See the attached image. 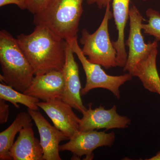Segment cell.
Listing matches in <instances>:
<instances>
[{"mask_svg": "<svg viewBox=\"0 0 160 160\" xmlns=\"http://www.w3.org/2000/svg\"><path fill=\"white\" fill-rule=\"evenodd\" d=\"M13 160H43L42 148L34 136L32 126L24 127L9 150Z\"/></svg>", "mask_w": 160, "mask_h": 160, "instance_id": "obj_13", "label": "cell"}, {"mask_svg": "<svg viewBox=\"0 0 160 160\" xmlns=\"http://www.w3.org/2000/svg\"><path fill=\"white\" fill-rule=\"evenodd\" d=\"M0 64L1 82L24 93L34 78V70L17 39L4 29L0 31Z\"/></svg>", "mask_w": 160, "mask_h": 160, "instance_id": "obj_2", "label": "cell"}, {"mask_svg": "<svg viewBox=\"0 0 160 160\" xmlns=\"http://www.w3.org/2000/svg\"><path fill=\"white\" fill-rule=\"evenodd\" d=\"M129 32L125 45L129 48L124 72L131 74L138 63L148 56L154 47L158 46V42L145 43L142 34V24L145 21L139 9L134 5L130 7L129 11Z\"/></svg>", "mask_w": 160, "mask_h": 160, "instance_id": "obj_6", "label": "cell"}, {"mask_svg": "<svg viewBox=\"0 0 160 160\" xmlns=\"http://www.w3.org/2000/svg\"><path fill=\"white\" fill-rule=\"evenodd\" d=\"M112 14L118 31L117 41L112 42L117 52V61L118 66L124 68L127 62L125 41V29L129 19V3L130 0H112Z\"/></svg>", "mask_w": 160, "mask_h": 160, "instance_id": "obj_14", "label": "cell"}, {"mask_svg": "<svg viewBox=\"0 0 160 160\" xmlns=\"http://www.w3.org/2000/svg\"><path fill=\"white\" fill-rule=\"evenodd\" d=\"M9 105L5 100L0 99V124L7 122L9 116Z\"/></svg>", "mask_w": 160, "mask_h": 160, "instance_id": "obj_20", "label": "cell"}, {"mask_svg": "<svg viewBox=\"0 0 160 160\" xmlns=\"http://www.w3.org/2000/svg\"><path fill=\"white\" fill-rule=\"evenodd\" d=\"M66 42H68L72 51L77 56L86 74V84L81 90V95H85L92 89L102 88L109 90L118 99H120V87L126 82L131 81L133 76L129 72L119 76L107 74L101 65L91 62L84 55L78 43V37Z\"/></svg>", "mask_w": 160, "mask_h": 160, "instance_id": "obj_5", "label": "cell"}, {"mask_svg": "<svg viewBox=\"0 0 160 160\" xmlns=\"http://www.w3.org/2000/svg\"><path fill=\"white\" fill-rule=\"evenodd\" d=\"M37 105L69 140L79 131L80 119L74 113L73 108L62 99L38 102Z\"/></svg>", "mask_w": 160, "mask_h": 160, "instance_id": "obj_9", "label": "cell"}, {"mask_svg": "<svg viewBox=\"0 0 160 160\" xmlns=\"http://www.w3.org/2000/svg\"><path fill=\"white\" fill-rule=\"evenodd\" d=\"M49 0H26V9L33 14L38 13L45 7Z\"/></svg>", "mask_w": 160, "mask_h": 160, "instance_id": "obj_19", "label": "cell"}, {"mask_svg": "<svg viewBox=\"0 0 160 160\" xmlns=\"http://www.w3.org/2000/svg\"><path fill=\"white\" fill-rule=\"evenodd\" d=\"M84 1L49 0L42 11L34 15L33 24L48 27L66 41L77 37Z\"/></svg>", "mask_w": 160, "mask_h": 160, "instance_id": "obj_3", "label": "cell"}, {"mask_svg": "<svg viewBox=\"0 0 160 160\" xmlns=\"http://www.w3.org/2000/svg\"><path fill=\"white\" fill-rule=\"evenodd\" d=\"M16 5L22 10L26 9V0H0V7L8 5Z\"/></svg>", "mask_w": 160, "mask_h": 160, "instance_id": "obj_21", "label": "cell"}, {"mask_svg": "<svg viewBox=\"0 0 160 160\" xmlns=\"http://www.w3.org/2000/svg\"><path fill=\"white\" fill-rule=\"evenodd\" d=\"M92 103H89L87 110L82 113V118L80 120L79 131L125 129L131 124L130 119L118 113L116 105L106 109L101 105L92 109Z\"/></svg>", "mask_w": 160, "mask_h": 160, "instance_id": "obj_8", "label": "cell"}, {"mask_svg": "<svg viewBox=\"0 0 160 160\" xmlns=\"http://www.w3.org/2000/svg\"><path fill=\"white\" fill-rule=\"evenodd\" d=\"M27 112L34 121L39 133L44 160H62L59 154L60 143L69 140V138L55 126H52L39 110L27 109Z\"/></svg>", "mask_w": 160, "mask_h": 160, "instance_id": "obj_11", "label": "cell"}, {"mask_svg": "<svg viewBox=\"0 0 160 160\" xmlns=\"http://www.w3.org/2000/svg\"><path fill=\"white\" fill-rule=\"evenodd\" d=\"M113 17L110 4L107 5L102 21L96 31L89 33L84 28L80 42L83 54L91 62L98 64L106 69L118 66L117 52L110 39L109 31V20Z\"/></svg>", "mask_w": 160, "mask_h": 160, "instance_id": "obj_4", "label": "cell"}, {"mask_svg": "<svg viewBox=\"0 0 160 160\" xmlns=\"http://www.w3.org/2000/svg\"><path fill=\"white\" fill-rule=\"evenodd\" d=\"M73 54L71 46L66 42V62L62 70L65 80V90L62 99L73 109L82 113L87 108L84 106L81 98L82 88L79 67Z\"/></svg>", "mask_w": 160, "mask_h": 160, "instance_id": "obj_10", "label": "cell"}, {"mask_svg": "<svg viewBox=\"0 0 160 160\" xmlns=\"http://www.w3.org/2000/svg\"><path fill=\"white\" fill-rule=\"evenodd\" d=\"M148 23L142 24V29L145 34L152 36L158 42L160 41V13L149 8L146 12Z\"/></svg>", "mask_w": 160, "mask_h": 160, "instance_id": "obj_17", "label": "cell"}, {"mask_svg": "<svg viewBox=\"0 0 160 160\" xmlns=\"http://www.w3.org/2000/svg\"><path fill=\"white\" fill-rule=\"evenodd\" d=\"M143 86L148 91L158 93L160 96V77L158 72L150 76L144 83Z\"/></svg>", "mask_w": 160, "mask_h": 160, "instance_id": "obj_18", "label": "cell"}, {"mask_svg": "<svg viewBox=\"0 0 160 160\" xmlns=\"http://www.w3.org/2000/svg\"><path fill=\"white\" fill-rule=\"evenodd\" d=\"M17 40L33 68L35 76L52 70L62 71L66 62V41L48 27L35 26L30 34H20Z\"/></svg>", "mask_w": 160, "mask_h": 160, "instance_id": "obj_1", "label": "cell"}, {"mask_svg": "<svg viewBox=\"0 0 160 160\" xmlns=\"http://www.w3.org/2000/svg\"><path fill=\"white\" fill-rule=\"evenodd\" d=\"M106 131H79L68 142L60 145V151L71 152L73 154L71 160L78 159L83 156H86V160H92L95 149L102 146L111 147L113 145L115 134L113 132L106 133Z\"/></svg>", "mask_w": 160, "mask_h": 160, "instance_id": "obj_7", "label": "cell"}, {"mask_svg": "<svg viewBox=\"0 0 160 160\" xmlns=\"http://www.w3.org/2000/svg\"><path fill=\"white\" fill-rule=\"evenodd\" d=\"M146 160H160V151L158 152L155 155L149 159H146Z\"/></svg>", "mask_w": 160, "mask_h": 160, "instance_id": "obj_23", "label": "cell"}, {"mask_svg": "<svg viewBox=\"0 0 160 160\" xmlns=\"http://www.w3.org/2000/svg\"><path fill=\"white\" fill-rule=\"evenodd\" d=\"M0 99L10 102L17 109L19 108L18 104L20 103L31 110L39 109L37 105L38 98L17 91L4 83L0 84Z\"/></svg>", "mask_w": 160, "mask_h": 160, "instance_id": "obj_16", "label": "cell"}, {"mask_svg": "<svg viewBox=\"0 0 160 160\" xmlns=\"http://www.w3.org/2000/svg\"><path fill=\"white\" fill-rule=\"evenodd\" d=\"M112 0H86V3L89 5L96 4L99 9L105 8L107 5L110 4Z\"/></svg>", "mask_w": 160, "mask_h": 160, "instance_id": "obj_22", "label": "cell"}, {"mask_svg": "<svg viewBox=\"0 0 160 160\" xmlns=\"http://www.w3.org/2000/svg\"><path fill=\"white\" fill-rule=\"evenodd\" d=\"M62 71L52 70L45 74L35 76L29 88L24 92L42 102L62 99L65 90Z\"/></svg>", "mask_w": 160, "mask_h": 160, "instance_id": "obj_12", "label": "cell"}, {"mask_svg": "<svg viewBox=\"0 0 160 160\" xmlns=\"http://www.w3.org/2000/svg\"><path fill=\"white\" fill-rule=\"evenodd\" d=\"M141 1H149V0H141Z\"/></svg>", "mask_w": 160, "mask_h": 160, "instance_id": "obj_24", "label": "cell"}, {"mask_svg": "<svg viewBox=\"0 0 160 160\" xmlns=\"http://www.w3.org/2000/svg\"><path fill=\"white\" fill-rule=\"evenodd\" d=\"M32 120L28 112H22L18 113L8 128L0 133V160H12L9 150L14 142L15 137L22 128L32 126Z\"/></svg>", "mask_w": 160, "mask_h": 160, "instance_id": "obj_15", "label": "cell"}]
</instances>
